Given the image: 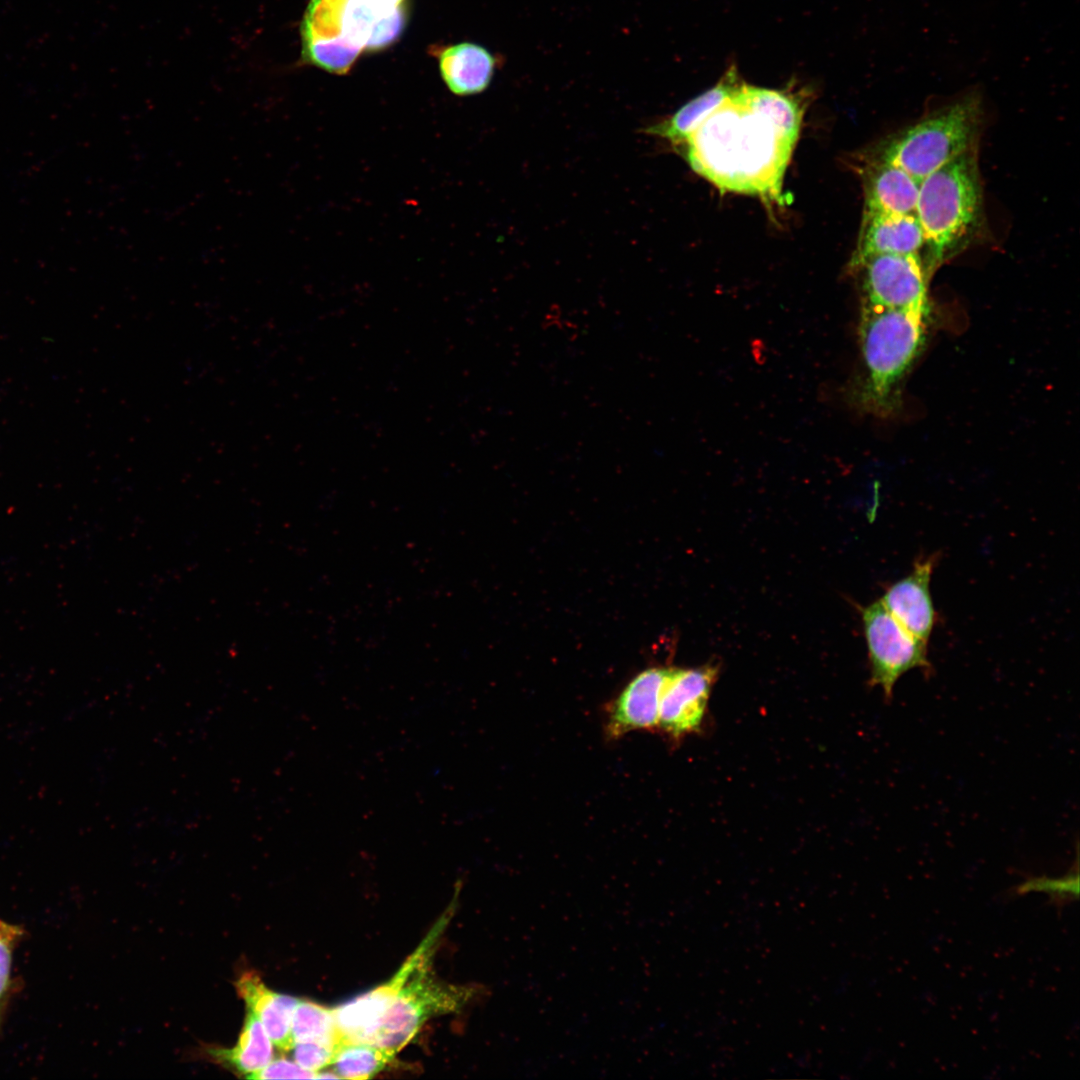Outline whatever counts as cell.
<instances>
[{"instance_id": "obj_21", "label": "cell", "mask_w": 1080, "mask_h": 1080, "mask_svg": "<svg viewBox=\"0 0 1080 1080\" xmlns=\"http://www.w3.org/2000/svg\"><path fill=\"white\" fill-rule=\"evenodd\" d=\"M291 1032L294 1043L316 1041L335 1050L341 1044L332 1009L307 1000L298 1001L292 1015Z\"/></svg>"}, {"instance_id": "obj_18", "label": "cell", "mask_w": 1080, "mask_h": 1080, "mask_svg": "<svg viewBox=\"0 0 1080 1080\" xmlns=\"http://www.w3.org/2000/svg\"><path fill=\"white\" fill-rule=\"evenodd\" d=\"M209 1055L251 1078L273 1060V1045L260 1020L248 1012L236 1045L209 1049Z\"/></svg>"}, {"instance_id": "obj_25", "label": "cell", "mask_w": 1080, "mask_h": 1080, "mask_svg": "<svg viewBox=\"0 0 1080 1080\" xmlns=\"http://www.w3.org/2000/svg\"><path fill=\"white\" fill-rule=\"evenodd\" d=\"M318 1074L302 1068L295 1061L281 1058L270 1061L250 1079H312L318 1078Z\"/></svg>"}, {"instance_id": "obj_12", "label": "cell", "mask_w": 1080, "mask_h": 1080, "mask_svg": "<svg viewBox=\"0 0 1080 1080\" xmlns=\"http://www.w3.org/2000/svg\"><path fill=\"white\" fill-rule=\"evenodd\" d=\"M671 668L653 667L634 677L611 705L608 734L619 737L658 726L662 692Z\"/></svg>"}, {"instance_id": "obj_3", "label": "cell", "mask_w": 1080, "mask_h": 1080, "mask_svg": "<svg viewBox=\"0 0 1080 1080\" xmlns=\"http://www.w3.org/2000/svg\"><path fill=\"white\" fill-rule=\"evenodd\" d=\"M929 316L862 304L858 338L864 368L859 401L870 412L892 413L905 377L926 340Z\"/></svg>"}, {"instance_id": "obj_24", "label": "cell", "mask_w": 1080, "mask_h": 1080, "mask_svg": "<svg viewBox=\"0 0 1080 1080\" xmlns=\"http://www.w3.org/2000/svg\"><path fill=\"white\" fill-rule=\"evenodd\" d=\"M291 1050L299 1066L317 1073L331 1065L335 1053L334 1048L316 1041L295 1042Z\"/></svg>"}, {"instance_id": "obj_10", "label": "cell", "mask_w": 1080, "mask_h": 1080, "mask_svg": "<svg viewBox=\"0 0 1080 1080\" xmlns=\"http://www.w3.org/2000/svg\"><path fill=\"white\" fill-rule=\"evenodd\" d=\"M718 667L671 668L659 708L658 726L673 737L697 730L704 717Z\"/></svg>"}, {"instance_id": "obj_26", "label": "cell", "mask_w": 1080, "mask_h": 1080, "mask_svg": "<svg viewBox=\"0 0 1080 1080\" xmlns=\"http://www.w3.org/2000/svg\"><path fill=\"white\" fill-rule=\"evenodd\" d=\"M377 1H379L381 3H384V4H387V5H391V6H399V5L405 4L406 0H377Z\"/></svg>"}, {"instance_id": "obj_17", "label": "cell", "mask_w": 1080, "mask_h": 1080, "mask_svg": "<svg viewBox=\"0 0 1080 1080\" xmlns=\"http://www.w3.org/2000/svg\"><path fill=\"white\" fill-rule=\"evenodd\" d=\"M741 83L732 66L716 85L684 104L669 118L648 127L646 132L676 145L683 144L712 113L733 96Z\"/></svg>"}, {"instance_id": "obj_9", "label": "cell", "mask_w": 1080, "mask_h": 1080, "mask_svg": "<svg viewBox=\"0 0 1080 1080\" xmlns=\"http://www.w3.org/2000/svg\"><path fill=\"white\" fill-rule=\"evenodd\" d=\"M443 927V922H438L387 982L332 1009L342 1043L370 1042L399 990L418 967L430 960Z\"/></svg>"}, {"instance_id": "obj_22", "label": "cell", "mask_w": 1080, "mask_h": 1080, "mask_svg": "<svg viewBox=\"0 0 1080 1080\" xmlns=\"http://www.w3.org/2000/svg\"><path fill=\"white\" fill-rule=\"evenodd\" d=\"M1036 891L1047 893L1051 901L1057 906L1077 899L1079 894L1078 857L1074 867L1066 875L1060 878H1031L1020 884L1016 889L1017 894Z\"/></svg>"}, {"instance_id": "obj_16", "label": "cell", "mask_w": 1080, "mask_h": 1080, "mask_svg": "<svg viewBox=\"0 0 1080 1080\" xmlns=\"http://www.w3.org/2000/svg\"><path fill=\"white\" fill-rule=\"evenodd\" d=\"M440 74L448 89L458 96L483 92L499 63L485 47L462 42L438 50Z\"/></svg>"}, {"instance_id": "obj_19", "label": "cell", "mask_w": 1080, "mask_h": 1080, "mask_svg": "<svg viewBox=\"0 0 1080 1080\" xmlns=\"http://www.w3.org/2000/svg\"><path fill=\"white\" fill-rule=\"evenodd\" d=\"M736 94L745 105L770 119L786 137L796 143L804 113L798 95L745 83L740 84Z\"/></svg>"}, {"instance_id": "obj_8", "label": "cell", "mask_w": 1080, "mask_h": 1080, "mask_svg": "<svg viewBox=\"0 0 1080 1080\" xmlns=\"http://www.w3.org/2000/svg\"><path fill=\"white\" fill-rule=\"evenodd\" d=\"M861 277L862 304L929 316L928 276L919 256L881 254L851 266Z\"/></svg>"}, {"instance_id": "obj_6", "label": "cell", "mask_w": 1080, "mask_h": 1080, "mask_svg": "<svg viewBox=\"0 0 1080 1080\" xmlns=\"http://www.w3.org/2000/svg\"><path fill=\"white\" fill-rule=\"evenodd\" d=\"M429 962L418 967L399 990L369 1043L397 1054L428 1020L459 1012L487 992L480 985L438 981L429 971Z\"/></svg>"}, {"instance_id": "obj_20", "label": "cell", "mask_w": 1080, "mask_h": 1080, "mask_svg": "<svg viewBox=\"0 0 1080 1080\" xmlns=\"http://www.w3.org/2000/svg\"><path fill=\"white\" fill-rule=\"evenodd\" d=\"M396 1056V1053L366 1042L340 1044L331 1065L339 1078L363 1080L380 1072Z\"/></svg>"}, {"instance_id": "obj_5", "label": "cell", "mask_w": 1080, "mask_h": 1080, "mask_svg": "<svg viewBox=\"0 0 1080 1080\" xmlns=\"http://www.w3.org/2000/svg\"><path fill=\"white\" fill-rule=\"evenodd\" d=\"M407 20L406 4L377 0H311L301 23L303 45L361 53L397 41Z\"/></svg>"}, {"instance_id": "obj_23", "label": "cell", "mask_w": 1080, "mask_h": 1080, "mask_svg": "<svg viewBox=\"0 0 1080 1080\" xmlns=\"http://www.w3.org/2000/svg\"><path fill=\"white\" fill-rule=\"evenodd\" d=\"M23 931L0 920V1016L10 986L12 953Z\"/></svg>"}, {"instance_id": "obj_15", "label": "cell", "mask_w": 1080, "mask_h": 1080, "mask_svg": "<svg viewBox=\"0 0 1080 1080\" xmlns=\"http://www.w3.org/2000/svg\"><path fill=\"white\" fill-rule=\"evenodd\" d=\"M239 996L262 1023L272 1043L281 1051L294 1046L291 1022L298 999L270 990L255 972H245L235 983Z\"/></svg>"}, {"instance_id": "obj_11", "label": "cell", "mask_w": 1080, "mask_h": 1080, "mask_svg": "<svg viewBox=\"0 0 1080 1080\" xmlns=\"http://www.w3.org/2000/svg\"><path fill=\"white\" fill-rule=\"evenodd\" d=\"M937 556L917 560L912 571L891 584L880 601L912 635L928 643L937 622L930 581Z\"/></svg>"}, {"instance_id": "obj_4", "label": "cell", "mask_w": 1080, "mask_h": 1080, "mask_svg": "<svg viewBox=\"0 0 1080 1080\" xmlns=\"http://www.w3.org/2000/svg\"><path fill=\"white\" fill-rule=\"evenodd\" d=\"M984 100L974 88L888 136L874 152L921 181L962 153L977 147Z\"/></svg>"}, {"instance_id": "obj_7", "label": "cell", "mask_w": 1080, "mask_h": 1080, "mask_svg": "<svg viewBox=\"0 0 1080 1080\" xmlns=\"http://www.w3.org/2000/svg\"><path fill=\"white\" fill-rule=\"evenodd\" d=\"M870 664L869 683L880 686L887 700L899 678L913 669L932 671L928 643L906 630L880 600L860 607Z\"/></svg>"}, {"instance_id": "obj_13", "label": "cell", "mask_w": 1080, "mask_h": 1080, "mask_svg": "<svg viewBox=\"0 0 1080 1080\" xmlns=\"http://www.w3.org/2000/svg\"><path fill=\"white\" fill-rule=\"evenodd\" d=\"M925 238L915 214L864 213L850 266L881 254L921 256ZM923 260V259H922Z\"/></svg>"}, {"instance_id": "obj_2", "label": "cell", "mask_w": 1080, "mask_h": 1080, "mask_svg": "<svg viewBox=\"0 0 1080 1080\" xmlns=\"http://www.w3.org/2000/svg\"><path fill=\"white\" fill-rule=\"evenodd\" d=\"M915 215L925 238L929 277L974 242L984 227L977 147L920 181Z\"/></svg>"}, {"instance_id": "obj_14", "label": "cell", "mask_w": 1080, "mask_h": 1080, "mask_svg": "<svg viewBox=\"0 0 1080 1080\" xmlns=\"http://www.w3.org/2000/svg\"><path fill=\"white\" fill-rule=\"evenodd\" d=\"M863 183L864 213L915 214L920 181L899 166L873 156Z\"/></svg>"}, {"instance_id": "obj_1", "label": "cell", "mask_w": 1080, "mask_h": 1080, "mask_svg": "<svg viewBox=\"0 0 1080 1080\" xmlns=\"http://www.w3.org/2000/svg\"><path fill=\"white\" fill-rule=\"evenodd\" d=\"M736 92L683 143L685 157L695 172L722 191L780 201L795 142Z\"/></svg>"}]
</instances>
